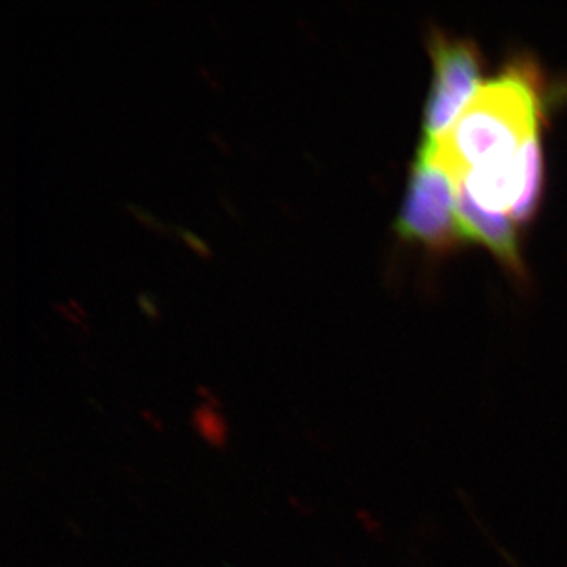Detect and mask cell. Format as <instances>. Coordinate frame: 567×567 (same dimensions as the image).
<instances>
[{
    "mask_svg": "<svg viewBox=\"0 0 567 567\" xmlns=\"http://www.w3.org/2000/svg\"><path fill=\"white\" fill-rule=\"evenodd\" d=\"M543 76L528 59H516L480 87L472 102L435 145L434 153L454 181L492 159L516 156L544 121Z\"/></svg>",
    "mask_w": 567,
    "mask_h": 567,
    "instance_id": "6da1fadb",
    "label": "cell"
},
{
    "mask_svg": "<svg viewBox=\"0 0 567 567\" xmlns=\"http://www.w3.org/2000/svg\"><path fill=\"white\" fill-rule=\"evenodd\" d=\"M454 181L434 153L421 148L410 173L404 204L395 219V233L402 240L417 244L432 252H450L465 244L454 208Z\"/></svg>",
    "mask_w": 567,
    "mask_h": 567,
    "instance_id": "7a4b0ae2",
    "label": "cell"
},
{
    "mask_svg": "<svg viewBox=\"0 0 567 567\" xmlns=\"http://www.w3.org/2000/svg\"><path fill=\"white\" fill-rule=\"evenodd\" d=\"M429 52L434 62V80L425 103L421 145L432 147L476 95L483 59L473 41L453 39L436 29L429 37Z\"/></svg>",
    "mask_w": 567,
    "mask_h": 567,
    "instance_id": "3957f363",
    "label": "cell"
},
{
    "mask_svg": "<svg viewBox=\"0 0 567 567\" xmlns=\"http://www.w3.org/2000/svg\"><path fill=\"white\" fill-rule=\"evenodd\" d=\"M456 197L457 218L466 240L487 246L507 271L524 279L525 265L518 249L516 226L506 216L480 207L461 181H456Z\"/></svg>",
    "mask_w": 567,
    "mask_h": 567,
    "instance_id": "277c9868",
    "label": "cell"
},
{
    "mask_svg": "<svg viewBox=\"0 0 567 567\" xmlns=\"http://www.w3.org/2000/svg\"><path fill=\"white\" fill-rule=\"evenodd\" d=\"M464 183L472 199L487 212L513 208L520 192L518 153L509 158L492 159L473 167L457 178Z\"/></svg>",
    "mask_w": 567,
    "mask_h": 567,
    "instance_id": "5b68a950",
    "label": "cell"
},
{
    "mask_svg": "<svg viewBox=\"0 0 567 567\" xmlns=\"http://www.w3.org/2000/svg\"><path fill=\"white\" fill-rule=\"evenodd\" d=\"M520 192L513 207V219L518 226H527L539 210L544 188V158L540 132L529 136L518 151Z\"/></svg>",
    "mask_w": 567,
    "mask_h": 567,
    "instance_id": "8992f818",
    "label": "cell"
},
{
    "mask_svg": "<svg viewBox=\"0 0 567 567\" xmlns=\"http://www.w3.org/2000/svg\"><path fill=\"white\" fill-rule=\"evenodd\" d=\"M177 230H178V234L182 235L183 240H185V244L188 245L189 248H193L194 251L199 254V256H203V257L212 256L210 248H208V245L205 244L203 238L197 237V235L192 233V230L182 229V227H178Z\"/></svg>",
    "mask_w": 567,
    "mask_h": 567,
    "instance_id": "52a82bcc",
    "label": "cell"
},
{
    "mask_svg": "<svg viewBox=\"0 0 567 567\" xmlns=\"http://www.w3.org/2000/svg\"><path fill=\"white\" fill-rule=\"evenodd\" d=\"M128 210L132 212L137 219H141L142 223L151 224L153 227L162 226V224L156 221L155 216H153L151 212L144 210V208L137 207V205L128 204Z\"/></svg>",
    "mask_w": 567,
    "mask_h": 567,
    "instance_id": "ba28073f",
    "label": "cell"
},
{
    "mask_svg": "<svg viewBox=\"0 0 567 567\" xmlns=\"http://www.w3.org/2000/svg\"><path fill=\"white\" fill-rule=\"evenodd\" d=\"M137 301H140L141 308L144 309L147 315L156 316V306L153 303V298L148 293H141L137 297Z\"/></svg>",
    "mask_w": 567,
    "mask_h": 567,
    "instance_id": "9c48e42d",
    "label": "cell"
}]
</instances>
